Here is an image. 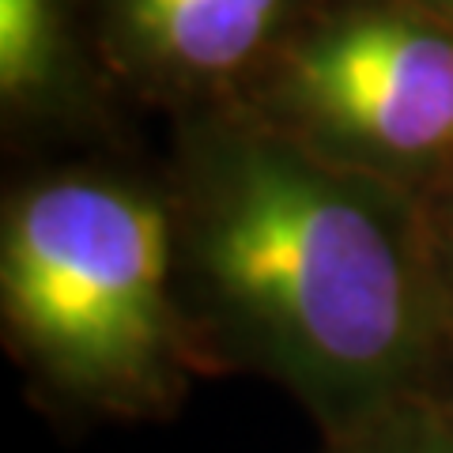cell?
<instances>
[{
    "mask_svg": "<svg viewBox=\"0 0 453 453\" xmlns=\"http://www.w3.org/2000/svg\"><path fill=\"white\" fill-rule=\"evenodd\" d=\"M189 242L211 351L295 393L325 438L427 393L453 351L446 283L404 208L291 140L208 148Z\"/></svg>",
    "mask_w": 453,
    "mask_h": 453,
    "instance_id": "cell-1",
    "label": "cell"
},
{
    "mask_svg": "<svg viewBox=\"0 0 453 453\" xmlns=\"http://www.w3.org/2000/svg\"><path fill=\"white\" fill-rule=\"evenodd\" d=\"M8 336L68 408L151 416L181 393L196 336L170 295V226L133 189L65 178L27 193L0 257Z\"/></svg>",
    "mask_w": 453,
    "mask_h": 453,
    "instance_id": "cell-2",
    "label": "cell"
},
{
    "mask_svg": "<svg viewBox=\"0 0 453 453\" xmlns=\"http://www.w3.org/2000/svg\"><path fill=\"white\" fill-rule=\"evenodd\" d=\"M291 95L329 133L386 155L453 144V38L412 16H351L291 61Z\"/></svg>",
    "mask_w": 453,
    "mask_h": 453,
    "instance_id": "cell-3",
    "label": "cell"
},
{
    "mask_svg": "<svg viewBox=\"0 0 453 453\" xmlns=\"http://www.w3.org/2000/svg\"><path fill=\"white\" fill-rule=\"evenodd\" d=\"M283 0H129L133 27L163 61L189 73L238 68L265 42Z\"/></svg>",
    "mask_w": 453,
    "mask_h": 453,
    "instance_id": "cell-4",
    "label": "cell"
},
{
    "mask_svg": "<svg viewBox=\"0 0 453 453\" xmlns=\"http://www.w3.org/2000/svg\"><path fill=\"white\" fill-rule=\"evenodd\" d=\"M325 453H453V396L416 393L356 431L325 438Z\"/></svg>",
    "mask_w": 453,
    "mask_h": 453,
    "instance_id": "cell-5",
    "label": "cell"
},
{
    "mask_svg": "<svg viewBox=\"0 0 453 453\" xmlns=\"http://www.w3.org/2000/svg\"><path fill=\"white\" fill-rule=\"evenodd\" d=\"M53 46V0H0V83L8 95L46 73Z\"/></svg>",
    "mask_w": 453,
    "mask_h": 453,
    "instance_id": "cell-6",
    "label": "cell"
},
{
    "mask_svg": "<svg viewBox=\"0 0 453 453\" xmlns=\"http://www.w3.org/2000/svg\"><path fill=\"white\" fill-rule=\"evenodd\" d=\"M431 389H438V393H446V396H453V351H449V359H446V366L438 371V378H434V386Z\"/></svg>",
    "mask_w": 453,
    "mask_h": 453,
    "instance_id": "cell-7",
    "label": "cell"
},
{
    "mask_svg": "<svg viewBox=\"0 0 453 453\" xmlns=\"http://www.w3.org/2000/svg\"><path fill=\"white\" fill-rule=\"evenodd\" d=\"M449 242H453V211H449ZM446 299H449V314H453V250H449V283H446Z\"/></svg>",
    "mask_w": 453,
    "mask_h": 453,
    "instance_id": "cell-8",
    "label": "cell"
}]
</instances>
